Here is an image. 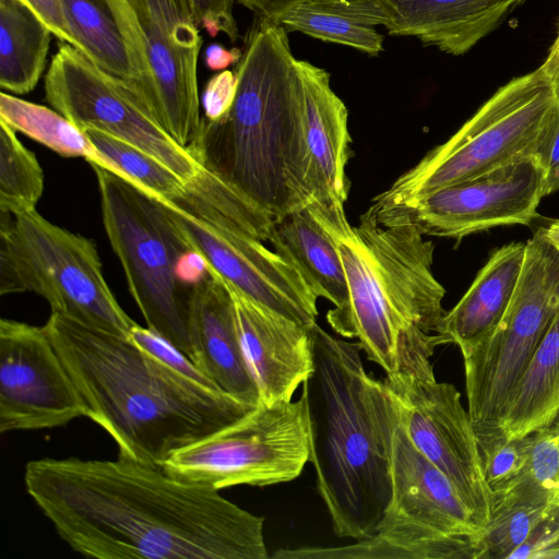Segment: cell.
<instances>
[{
	"label": "cell",
	"instance_id": "4fadbf2b",
	"mask_svg": "<svg viewBox=\"0 0 559 559\" xmlns=\"http://www.w3.org/2000/svg\"><path fill=\"white\" fill-rule=\"evenodd\" d=\"M306 396L258 404L233 424L174 452L162 469L169 476L216 490L264 487L297 478L309 462Z\"/></svg>",
	"mask_w": 559,
	"mask_h": 559
},
{
	"label": "cell",
	"instance_id": "83f0119b",
	"mask_svg": "<svg viewBox=\"0 0 559 559\" xmlns=\"http://www.w3.org/2000/svg\"><path fill=\"white\" fill-rule=\"evenodd\" d=\"M61 3L75 48L124 81L142 98L138 72L106 0H61Z\"/></svg>",
	"mask_w": 559,
	"mask_h": 559
},
{
	"label": "cell",
	"instance_id": "f1b7e54d",
	"mask_svg": "<svg viewBox=\"0 0 559 559\" xmlns=\"http://www.w3.org/2000/svg\"><path fill=\"white\" fill-rule=\"evenodd\" d=\"M95 150L96 164L150 195L170 200L179 195L186 181L163 162L140 147L96 129L83 131Z\"/></svg>",
	"mask_w": 559,
	"mask_h": 559
},
{
	"label": "cell",
	"instance_id": "d590c367",
	"mask_svg": "<svg viewBox=\"0 0 559 559\" xmlns=\"http://www.w3.org/2000/svg\"><path fill=\"white\" fill-rule=\"evenodd\" d=\"M236 91L237 78L234 71L223 70L213 75L203 91V117L214 119L226 112L234 102Z\"/></svg>",
	"mask_w": 559,
	"mask_h": 559
},
{
	"label": "cell",
	"instance_id": "cb8c5ba5",
	"mask_svg": "<svg viewBox=\"0 0 559 559\" xmlns=\"http://www.w3.org/2000/svg\"><path fill=\"white\" fill-rule=\"evenodd\" d=\"M559 416V312L514 386L498 421V435L523 438Z\"/></svg>",
	"mask_w": 559,
	"mask_h": 559
},
{
	"label": "cell",
	"instance_id": "5bb4252c",
	"mask_svg": "<svg viewBox=\"0 0 559 559\" xmlns=\"http://www.w3.org/2000/svg\"><path fill=\"white\" fill-rule=\"evenodd\" d=\"M45 99L80 130L96 129L153 155L186 182L202 169L140 95L80 50L60 43L45 74Z\"/></svg>",
	"mask_w": 559,
	"mask_h": 559
},
{
	"label": "cell",
	"instance_id": "7402d4cb",
	"mask_svg": "<svg viewBox=\"0 0 559 559\" xmlns=\"http://www.w3.org/2000/svg\"><path fill=\"white\" fill-rule=\"evenodd\" d=\"M526 242H511L495 250L474 282L447 311L438 334L444 344H455L468 355L495 331L515 290Z\"/></svg>",
	"mask_w": 559,
	"mask_h": 559
},
{
	"label": "cell",
	"instance_id": "b9f144b4",
	"mask_svg": "<svg viewBox=\"0 0 559 559\" xmlns=\"http://www.w3.org/2000/svg\"><path fill=\"white\" fill-rule=\"evenodd\" d=\"M542 67L559 85V25L556 38Z\"/></svg>",
	"mask_w": 559,
	"mask_h": 559
},
{
	"label": "cell",
	"instance_id": "4316f807",
	"mask_svg": "<svg viewBox=\"0 0 559 559\" xmlns=\"http://www.w3.org/2000/svg\"><path fill=\"white\" fill-rule=\"evenodd\" d=\"M556 506L545 490L520 475L492 491L490 520L478 540V559H509Z\"/></svg>",
	"mask_w": 559,
	"mask_h": 559
},
{
	"label": "cell",
	"instance_id": "8d00e7d4",
	"mask_svg": "<svg viewBox=\"0 0 559 559\" xmlns=\"http://www.w3.org/2000/svg\"><path fill=\"white\" fill-rule=\"evenodd\" d=\"M559 539V506L554 507L534 527L527 539L509 559H540L542 554Z\"/></svg>",
	"mask_w": 559,
	"mask_h": 559
},
{
	"label": "cell",
	"instance_id": "60d3db41",
	"mask_svg": "<svg viewBox=\"0 0 559 559\" xmlns=\"http://www.w3.org/2000/svg\"><path fill=\"white\" fill-rule=\"evenodd\" d=\"M242 51L237 47L225 48L221 44H211L205 49L204 60L206 67L212 71L227 70L235 66L241 58Z\"/></svg>",
	"mask_w": 559,
	"mask_h": 559
},
{
	"label": "cell",
	"instance_id": "7a4b0ae2",
	"mask_svg": "<svg viewBox=\"0 0 559 559\" xmlns=\"http://www.w3.org/2000/svg\"><path fill=\"white\" fill-rule=\"evenodd\" d=\"M119 457L162 468L177 450L243 417L255 406L163 362L130 337L51 312L44 325Z\"/></svg>",
	"mask_w": 559,
	"mask_h": 559
},
{
	"label": "cell",
	"instance_id": "836d02e7",
	"mask_svg": "<svg viewBox=\"0 0 559 559\" xmlns=\"http://www.w3.org/2000/svg\"><path fill=\"white\" fill-rule=\"evenodd\" d=\"M129 337L143 349L176 370L201 383L219 388L189 357L151 329L143 328L136 323L132 328Z\"/></svg>",
	"mask_w": 559,
	"mask_h": 559
},
{
	"label": "cell",
	"instance_id": "9a60e30c",
	"mask_svg": "<svg viewBox=\"0 0 559 559\" xmlns=\"http://www.w3.org/2000/svg\"><path fill=\"white\" fill-rule=\"evenodd\" d=\"M544 197L545 169L535 154H528L407 204L367 211L381 223L412 224L425 236L460 241L498 226L531 224Z\"/></svg>",
	"mask_w": 559,
	"mask_h": 559
},
{
	"label": "cell",
	"instance_id": "30bf717a",
	"mask_svg": "<svg viewBox=\"0 0 559 559\" xmlns=\"http://www.w3.org/2000/svg\"><path fill=\"white\" fill-rule=\"evenodd\" d=\"M33 292L51 312L114 334L136 324L110 290L95 243L43 217L36 209L1 212L0 294Z\"/></svg>",
	"mask_w": 559,
	"mask_h": 559
},
{
	"label": "cell",
	"instance_id": "8992f818",
	"mask_svg": "<svg viewBox=\"0 0 559 559\" xmlns=\"http://www.w3.org/2000/svg\"><path fill=\"white\" fill-rule=\"evenodd\" d=\"M191 250L228 287L300 324L317 322L318 297L269 240L273 218L205 169L159 200Z\"/></svg>",
	"mask_w": 559,
	"mask_h": 559
},
{
	"label": "cell",
	"instance_id": "2e32d148",
	"mask_svg": "<svg viewBox=\"0 0 559 559\" xmlns=\"http://www.w3.org/2000/svg\"><path fill=\"white\" fill-rule=\"evenodd\" d=\"M383 381L399 403L401 423L412 443L445 475L484 530L490 520L492 490L461 393L436 377L393 376Z\"/></svg>",
	"mask_w": 559,
	"mask_h": 559
},
{
	"label": "cell",
	"instance_id": "ac0fdd59",
	"mask_svg": "<svg viewBox=\"0 0 559 559\" xmlns=\"http://www.w3.org/2000/svg\"><path fill=\"white\" fill-rule=\"evenodd\" d=\"M242 352L260 403L290 402L313 372L311 326L300 324L228 287Z\"/></svg>",
	"mask_w": 559,
	"mask_h": 559
},
{
	"label": "cell",
	"instance_id": "6da1fadb",
	"mask_svg": "<svg viewBox=\"0 0 559 559\" xmlns=\"http://www.w3.org/2000/svg\"><path fill=\"white\" fill-rule=\"evenodd\" d=\"M28 495L76 552L97 559H265L264 518L219 490L162 468L43 457L25 466Z\"/></svg>",
	"mask_w": 559,
	"mask_h": 559
},
{
	"label": "cell",
	"instance_id": "7bdbcfd3",
	"mask_svg": "<svg viewBox=\"0 0 559 559\" xmlns=\"http://www.w3.org/2000/svg\"><path fill=\"white\" fill-rule=\"evenodd\" d=\"M547 238L559 250V219H554L543 227Z\"/></svg>",
	"mask_w": 559,
	"mask_h": 559
},
{
	"label": "cell",
	"instance_id": "1f68e13d",
	"mask_svg": "<svg viewBox=\"0 0 559 559\" xmlns=\"http://www.w3.org/2000/svg\"><path fill=\"white\" fill-rule=\"evenodd\" d=\"M531 439L532 435L514 439L499 436L479 443L484 475L492 491L521 474L528 459Z\"/></svg>",
	"mask_w": 559,
	"mask_h": 559
},
{
	"label": "cell",
	"instance_id": "e575fe53",
	"mask_svg": "<svg viewBox=\"0 0 559 559\" xmlns=\"http://www.w3.org/2000/svg\"><path fill=\"white\" fill-rule=\"evenodd\" d=\"M236 0H191L198 25L211 37L223 33L235 44L239 38V29L234 15Z\"/></svg>",
	"mask_w": 559,
	"mask_h": 559
},
{
	"label": "cell",
	"instance_id": "484cf974",
	"mask_svg": "<svg viewBox=\"0 0 559 559\" xmlns=\"http://www.w3.org/2000/svg\"><path fill=\"white\" fill-rule=\"evenodd\" d=\"M52 33L19 0H0V87L32 92L41 78Z\"/></svg>",
	"mask_w": 559,
	"mask_h": 559
},
{
	"label": "cell",
	"instance_id": "52a82bcc",
	"mask_svg": "<svg viewBox=\"0 0 559 559\" xmlns=\"http://www.w3.org/2000/svg\"><path fill=\"white\" fill-rule=\"evenodd\" d=\"M90 165L97 179L107 238L146 326L191 359V299L197 282L182 266L194 252L160 201Z\"/></svg>",
	"mask_w": 559,
	"mask_h": 559
},
{
	"label": "cell",
	"instance_id": "d6a6232c",
	"mask_svg": "<svg viewBox=\"0 0 559 559\" xmlns=\"http://www.w3.org/2000/svg\"><path fill=\"white\" fill-rule=\"evenodd\" d=\"M520 476L540 487L559 504V420L532 433L528 459Z\"/></svg>",
	"mask_w": 559,
	"mask_h": 559
},
{
	"label": "cell",
	"instance_id": "d6986e66",
	"mask_svg": "<svg viewBox=\"0 0 559 559\" xmlns=\"http://www.w3.org/2000/svg\"><path fill=\"white\" fill-rule=\"evenodd\" d=\"M190 336L191 359L205 376L239 402L260 404L259 390L242 352L231 293L207 269L193 286Z\"/></svg>",
	"mask_w": 559,
	"mask_h": 559
},
{
	"label": "cell",
	"instance_id": "3957f363",
	"mask_svg": "<svg viewBox=\"0 0 559 559\" xmlns=\"http://www.w3.org/2000/svg\"><path fill=\"white\" fill-rule=\"evenodd\" d=\"M222 116L201 118L188 150L201 167L273 219L314 198L297 58L285 28L254 15Z\"/></svg>",
	"mask_w": 559,
	"mask_h": 559
},
{
	"label": "cell",
	"instance_id": "f6af8a7d",
	"mask_svg": "<svg viewBox=\"0 0 559 559\" xmlns=\"http://www.w3.org/2000/svg\"><path fill=\"white\" fill-rule=\"evenodd\" d=\"M556 420H559V416L557 417V419H556Z\"/></svg>",
	"mask_w": 559,
	"mask_h": 559
},
{
	"label": "cell",
	"instance_id": "5b68a950",
	"mask_svg": "<svg viewBox=\"0 0 559 559\" xmlns=\"http://www.w3.org/2000/svg\"><path fill=\"white\" fill-rule=\"evenodd\" d=\"M313 372L302 383L309 413V462L342 538L371 536L392 493V441L401 419L384 381L366 372L359 342L310 328Z\"/></svg>",
	"mask_w": 559,
	"mask_h": 559
},
{
	"label": "cell",
	"instance_id": "ab89813d",
	"mask_svg": "<svg viewBox=\"0 0 559 559\" xmlns=\"http://www.w3.org/2000/svg\"><path fill=\"white\" fill-rule=\"evenodd\" d=\"M254 15L276 21L283 13L305 0H236Z\"/></svg>",
	"mask_w": 559,
	"mask_h": 559
},
{
	"label": "cell",
	"instance_id": "ffe728a7",
	"mask_svg": "<svg viewBox=\"0 0 559 559\" xmlns=\"http://www.w3.org/2000/svg\"><path fill=\"white\" fill-rule=\"evenodd\" d=\"M525 0H369L391 36L462 56L496 29Z\"/></svg>",
	"mask_w": 559,
	"mask_h": 559
},
{
	"label": "cell",
	"instance_id": "8fae6325",
	"mask_svg": "<svg viewBox=\"0 0 559 559\" xmlns=\"http://www.w3.org/2000/svg\"><path fill=\"white\" fill-rule=\"evenodd\" d=\"M559 312V250L543 227L526 241L521 274L492 334L463 357L467 412L478 443L498 437L500 415Z\"/></svg>",
	"mask_w": 559,
	"mask_h": 559
},
{
	"label": "cell",
	"instance_id": "e0dca14e",
	"mask_svg": "<svg viewBox=\"0 0 559 559\" xmlns=\"http://www.w3.org/2000/svg\"><path fill=\"white\" fill-rule=\"evenodd\" d=\"M87 405L44 326L0 321V431L64 426Z\"/></svg>",
	"mask_w": 559,
	"mask_h": 559
},
{
	"label": "cell",
	"instance_id": "d4e9b609",
	"mask_svg": "<svg viewBox=\"0 0 559 559\" xmlns=\"http://www.w3.org/2000/svg\"><path fill=\"white\" fill-rule=\"evenodd\" d=\"M287 33L347 46L370 57L383 51V36L369 0H305L276 21Z\"/></svg>",
	"mask_w": 559,
	"mask_h": 559
},
{
	"label": "cell",
	"instance_id": "9c48e42d",
	"mask_svg": "<svg viewBox=\"0 0 559 559\" xmlns=\"http://www.w3.org/2000/svg\"><path fill=\"white\" fill-rule=\"evenodd\" d=\"M392 493L374 533L335 548L302 547L276 558L478 559L481 527L445 475L401 423L392 441Z\"/></svg>",
	"mask_w": 559,
	"mask_h": 559
},
{
	"label": "cell",
	"instance_id": "7c38bea8",
	"mask_svg": "<svg viewBox=\"0 0 559 559\" xmlns=\"http://www.w3.org/2000/svg\"><path fill=\"white\" fill-rule=\"evenodd\" d=\"M138 72L143 100L182 146L200 122L202 36L191 0H106Z\"/></svg>",
	"mask_w": 559,
	"mask_h": 559
},
{
	"label": "cell",
	"instance_id": "4dcf8cb0",
	"mask_svg": "<svg viewBox=\"0 0 559 559\" xmlns=\"http://www.w3.org/2000/svg\"><path fill=\"white\" fill-rule=\"evenodd\" d=\"M44 191V171L36 156L0 120V212L16 215L36 209Z\"/></svg>",
	"mask_w": 559,
	"mask_h": 559
},
{
	"label": "cell",
	"instance_id": "74e56055",
	"mask_svg": "<svg viewBox=\"0 0 559 559\" xmlns=\"http://www.w3.org/2000/svg\"><path fill=\"white\" fill-rule=\"evenodd\" d=\"M545 169V197L559 190V106L536 152Z\"/></svg>",
	"mask_w": 559,
	"mask_h": 559
},
{
	"label": "cell",
	"instance_id": "f546056e",
	"mask_svg": "<svg viewBox=\"0 0 559 559\" xmlns=\"http://www.w3.org/2000/svg\"><path fill=\"white\" fill-rule=\"evenodd\" d=\"M0 120L61 156L95 158L85 133L55 109L1 92Z\"/></svg>",
	"mask_w": 559,
	"mask_h": 559
},
{
	"label": "cell",
	"instance_id": "ba28073f",
	"mask_svg": "<svg viewBox=\"0 0 559 559\" xmlns=\"http://www.w3.org/2000/svg\"><path fill=\"white\" fill-rule=\"evenodd\" d=\"M559 106V85L542 64L500 86L444 143L378 194L369 210L407 204L438 189L535 154Z\"/></svg>",
	"mask_w": 559,
	"mask_h": 559
},
{
	"label": "cell",
	"instance_id": "f35d334b",
	"mask_svg": "<svg viewBox=\"0 0 559 559\" xmlns=\"http://www.w3.org/2000/svg\"><path fill=\"white\" fill-rule=\"evenodd\" d=\"M28 7L61 43L76 46L61 0H19Z\"/></svg>",
	"mask_w": 559,
	"mask_h": 559
},
{
	"label": "cell",
	"instance_id": "277c9868",
	"mask_svg": "<svg viewBox=\"0 0 559 559\" xmlns=\"http://www.w3.org/2000/svg\"><path fill=\"white\" fill-rule=\"evenodd\" d=\"M307 207L337 246L348 304L326 320L357 338L367 358L393 376L435 377L430 361L445 310L444 287L432 272L435 245L414 225L381 223L369 211L353 226L345 206L312 200Z\"/></svg>",
	"mask_w": 559,
	"mask_h": 559
},
{
	"label": "cell",
	"instance_id": "603a6c76",
	"mask_svg": "<svg viewBox=\"0 0 559 559\" xmlns=\"http://www.w3.org/2000/svg\"><path fill=\"white\" fill-rule=\"evenodd\" d=\"M267 241L318 298L334 306L331 311L347 306L348 284L335 240L307 206L274 218Z\"/></svg>",
	"mask_w": 559,
	"mask_h": 559
},
{
	"label": "cell",
	"instance_id": "ee69618b",
	"mask_svg": "<svg viewBox=\"0 0 559 559\" xmlns=\"http://www.w3.org/2000/svg\"><path fill=\"white\" fill-rule=\"evenodd\" d=\"M540 559H559V539L542 554Z\"/></svg>",
	"mask_w": 559,
	"mask_h": 559
},
{
	"label": "cell",
	"instance_id": "44dd1931",
	"mask_svg": "<svg viewBox=\"0 0 559 559\" xmlns=\"http://www.w3.org/2000/svg\"><path fill=\"white\" fill-rule=\"evenodd\" d=\"M297 68L302 84L313 200L345 205L349 191L346 167L353 156L347 107L333 91L325 69L300 59Z\"/></svg>",
	"mask_w": 559,
	"mask_h": 559
}]
</instances>
